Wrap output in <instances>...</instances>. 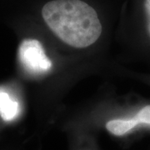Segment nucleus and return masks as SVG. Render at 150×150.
<instances>
[{
    "label": "nucleus",
    "instance_id": "obj_2",
    "mask_svg": "<svg viewBox=\"0 0 150 150\" xmlns=\"http://www.w3.org/2000/svg\"><path fill=\"white\" fill-rule=\"evenodd\" d=\"M18 59L25 69L33 74H43L52 69L42 43L37 39H24L18 47Z\"/></svg>",
    "mask_w": 150,
    "mask_h": 150
},
{
    "label": "nucleus",
    "instance_id": "obj_4",
    "mask_svg": "<svg viewBox=\"0 0 150 150\" xmlns=\"http://www.w3.org/2000/svg\"><path fill=\"white\" fill-rule=\"evenodd\" d=\"M19 112V104L12 98L8 93L0 88V116L4 121H12Z\"/></svg>",
    "mask_w": 150,
    "mask_h": 150
},
{
    "label": "nucleus",
    "instance_id": "obj_5",
    "mask_svg": "<svg viewBox=\"0 0 150 150\" xmlns=\"http://www.w3.org/2000/svg\"><path fill=\"white\" fill-rule=\"evenodd\" d=\"M144 8L146 16H147V27H148V32L150 36V0H145L144 1Z\"/></svg>",
    "mask_w": 150,
    "mask_h": 150
},
{
    "label": "nucleus",
    "instance_id": "obj_1",
    "mask_svg": "<svg viewBox=\"0 0 150 150\" xmlns=\"http://www.w3.org/2000/svg\"><path fill=\"white\" fill-rule=\"evenodd\" d=\"M42 16L54 35L73 48H88L102 33L95 9L81 0L50 1L43 7Z\"/></svg>",
    "mask_w": 150,
    "mask_h": 150
},
{
    "label": "nucleus",
    "instance_id": "obj_3",
    "mask_svg": "<svg viewBox=\"0 0 150 150\" xmlns=\"http://www.w3.org/2000/svg\"><path fill=\"white\" fill-rule=\"evenodd\" d=\"M139 127L150 128V104L140 109L134 117L112 119L106 123V129L112 135L122 137Z\"/></svg>",
    "mask_w": 150,
    "mask_h": 150
}]
</instances>
